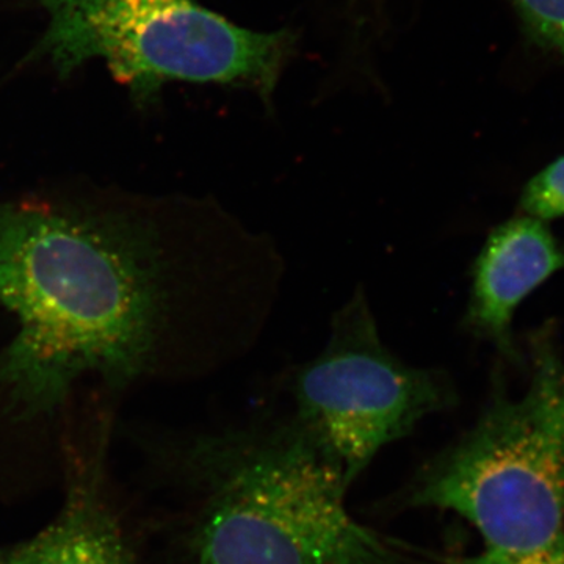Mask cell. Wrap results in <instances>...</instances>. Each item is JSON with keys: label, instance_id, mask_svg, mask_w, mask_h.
I'll use <instances>...</instances> for the list:
<instances>
[{"label": "cell", "instance_id": "1", "mask_svg": "<svg viewBox=\"0 0 564 564\" xmlns=\"http://www.w3.org/2000/svg\"><path fill=\"white\" fill-rule=\"evenodd\" d=\"M135 239L43 204H0V302L18 318L0 352L11 419L54 417L82 377L121 389L150 372L169 299L155 250Z\"/></svg>", "mask_w": 564, "mask_h": 564}, {"label": "cell", "instance_id": "2", "mask_svg": "<svg viewBox=\"0 0 564 564\" xmlns=\"http://www.w3.org/2000/svg\"><path fill=\"white\" fill-rule=\"evenodd\" d=\"M181 464L188 564H400L352 518L343 470L295 417L198 437Z\"/></svg>", "mask_w": 564, "mask_h": 564}, {"label": "cell", "instance_id": "3", "mask_svg": "<svg viewBox=\"0 0 564 564\" xmlns=\"http://www.w3.org/2000/svg\"><path fill=\"white\" fill-rule=\"evenodd\" d=\"M529 384L497 391L474 429L426 464L408 502L454 511L486 549L524 555L564 540V352L555 329L529 337Z\"/></svg>", "mask_w": 564, "mask_h": 564}, {"label": "cell", "instance_id": "4", "mask_svg": "<svg viewBox=\"0 0 564 564\" xmlns=\"http://www.w3.org/2000/svg\"><path fill=\"white\" fill-rule=\"evenodd\" d=\"M47 28L33 54L62 77L102 61L137 98L169 82L231 85L270 102L296 47L282 29L240 28L195 0H40Z\"/></svg>", "mask_w": 564, "mask_h": 564}, {"label": "cell", "instance_id": "5", "mask_svg": "<svg viewBox=\"0 0 564 564\" xmlns=\"http://www.w3.org/2000/svg\"><path fill=\"white\" fill-rule=\"evenodd\" d=\"M292 393L293 417L348 486L386 445L456 403L447 373L408 366L384 347L362 289L334 315L328 344L296 373Z\"/></svg>", "mask_w": 564, "mask_h": 564}, {"label": "cell", "instance_id": "6", "mask_svg": "<svg viewBox=\"0 0 564 564\" xmlns=\"http://www.w3.org/2000/svg\"><path fill=\"white\" fill-rule=\"evenodd\" d=\"M562 270L564 245L547 223L522 214L496 226L475 261L464 326L508 361L522 364L514 315L525 299Z\"/></svg>", "mask_w": 564, "mask_h": 564}, {"label": "cell", "instance_id": "7", "mask_svg": "<svg viewBox=\"0 0 564 564\" xmlns=\"http://www.w3.org/2000/svg\"><path fill=\"white\" fill-rule=\"evenodd\" d=\"M102 467H74L65 505L28 541L0 545V564H137L102 489Z\"/></svg>", "mask_w": 564, "mask_h": 564}, {"label": "cell", "instance_id": "8", "mask_svg": "<svg viewBox=\"0 0 564 564\" xmlns=\"http://www.w3.org/2000/svg\"><path fill=\"white\" fill-rule=\"evenodd\" d=\"M530 39L564 61V0H511Z\"/></svg>", "mask_w": 564, "mask_h": 564}, {"label": "cell", "instance_id": "9", "mask_svg": "<svg viewBox=\"0 0 564 564\" xmlns=\"http://www.w3.org/2000/svg\"><path fill=\"white\" fill-rule=\"evenodd\" d=\"M519 206L522 214L544 223L564 217V154L527 182Z\"/></svg>", "mask_w": 564, "mask_h": 564}, {"label": "cell", "instance_id": "10", "mask_svg": "<svg viewBox=\"0 0 564 564\" xmlns=\"http://www.w3.org/2000/svg\"><path fill=\"white\" fill-rule=\"evenodd\" d=\"M444 564H564V540L534 554L511 555L485 549L481 554L451 558Z\"/></svg>", "mask_w": 564, "mask_h": 564}]
</instances>
